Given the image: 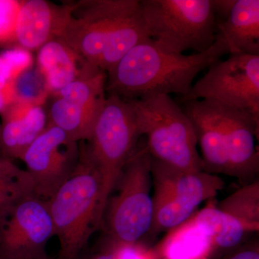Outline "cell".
Masks as SVG:
<instances>
[{
    "label": "cell",
    "mask_w": 259,
    "mask_h": 259,
    "mask_svg": "<svg viewBox=\"0 0 259 259\" xmlns=\"http://www.w3.org/2000/svg\"><path fill=\"white\" fill-rule=\"evenodd\" d=\"M49 113V124L56 126L75 142L89 141L97 115L66 99L54 97Z\"/></svg>",
    "instance_id": "d6986e66"
},
{
    "label": "cell",
    "mask_w": 259,
    "mask_h": 259,
    "mask_svg": "<svg viewBox=\"0 0 259 259\" xmlns=\"http://www.w3.org/2000/svg\"><path fill=\"white\" fill-rule=\"evenodd\" d=\"M193 218L210 237L214 251L234 249L250 235L239 221L220 210L214 199L194 213Z\"/></svg>",
    "instance_id": "ac0fdd59"
},
{
    "label": "cell",
    "mask_w": 259,
    "mask_h": 259,
    "mask_svg": "<svg viewBox=\"0 0 259 259\" xmlns=\"http://www.w3.org/2000/svg\"><path fill=\"white\" fill-rule=\"evenodd\" d=\"M57 37L107 73L132 48L150 38L139 0L69 3Z\"/></svg>",
    "instance_id": "7a4b0ae2"
},
{
    "label": "cell",
    "mask_w": 259,
    "mask_h": 259,
    "mask_svg": "<svg viewBox=\"0 0 259 259\" xmlns=\"http://www.w3.org/2000/svg\"><path fill=\"white\" fill-rule=\"evenodd\" d=\"M13 85L15 102L42 106L51 95L44 75L34 65L19 75Z\"/></svg>",
    "instance_id": "7402d4cb"
},
{
    "label": "cell",
    "mask_w": 259,
    "mask_h": 259,
    "mask_svg": "<svg viewBox=\"0 0 259 259\" xmlns=\"http://www.w3.org/2000/svg\"><path fill=\"white\" fill-rule=\"evenodd\" d=\"M113 259H157L152 250L139 243L134 244H114L108 248Z\"/></svg>",
    "instance_id": "d4e9b609"
},
{
    "label": "cell",
    "mask_w": 259,
    "mask_h": 259,
    "mask_svg": "<svg viewBox=\"0 0 259 259\" xmlns=\"http://www.w3.org/2000/svg\"><path fill=\"white\" fill-rule=\"evenodd\" d=\"M220 210L235 218L250 234L259 231V180L242 185L241 187L216 202Z\"/></svg>",
    "instance_id": "ffe728a7"
},
{
    "label": "cell",
    "mask_w": 259,
    "mask_h": 259,
    "mask_svg": "<svg viewBox=\"0 0 259 259\" xmlns=\"http://www.w3.org/2000/svg\"><path fill=\"white\" fill-rule=\"evenodd\" d=\"M79 259L82 258H79ZM83 259H113V258L110 250L107 249L103 251L97 252Z\"/></svg>",
    "instance_id": "83f0119b"
},
{
    "label": "cell",
    "mask_w": 259,
    "mask_h": 259,
    "mask_svg": "<svg viewBox=\"0 0 259 259\" xmlns=\"http://www.w3.org/2000/svg\"><path fill=\"white\" fill-rule=\"evenodd\" d=\"M14 102L13 81H8L0 75V115Z\"/></svg>",
    "instance_id": "484cf974"
},
{
    "label": "cell",
    "mask_w": 259,
    "mask_h": 259,
    "mask_svg": "<svg viewBox=\"0 0 259 259\" xmlns=\"http://www.w3.org/2000/svg\"><path fill=\"white\" fill-rule=\"evenodd\" d=\"M1 115L3 156L21 159L29 146L47 127V113L40 105L14 102Z\"/></svg>",
    "instance_id": "5bb4252c"
},
{
    "label": "cell",
    "mask_w": 259,
    "mask_h": 259,
    "mask_svg": "<svg viewBox=\"0 0 259 259\" xmlns=\"http://www.w3.org/2000/svg\"><path fill=\"white\" fill-rule=\"evenodd\" d=\"M157 252L159 259H210L214 250L210 237L192 216L168 231Z\"/></svg>",
    "instance_id": "e0dca14e"
},
{
    "label": "cell",
    "mask_w": 259,
    "mask_h": 259,
    "mask_svg": "<svg viewBox=\"0 0 259 259\" xmlns=\"http://www.w3.org/2000/svg\"><path fill=\"white\" fill-rule=\"evenodd\" d=\"M226 259H259L258 242L254 241L237 248Z\"/></svg>",
    "instance_id": "4316f807"
},
{
    "label": "cell",
    "mask_w": 259,
    "mask_h": 259,
    "mask_svg": "<svg viewBox=\"0 0 259 259\" xmlns=\"http://www.w3.org/2000/svg\"><path fill=\"white\" fill-rule=\"evenodd\" d=\"M33 66V58L30 51L15 47L0 53V75L10 81Z\"/></svg>",
    "instance_id": "603a6c76"
},
{
    "label": "cell",
    "mask_w": 259,
    "mask_h": 259,
    "mask_svg": "<svg viewBox=\"0 0 259 259\" xmlns=\"http://www.w3.org/2000/svg\"><path fill=\"white\" fill-rule=\"evenodd\" d=\"M101 191L100 173L81 146L74 171L48 201L60 245L59 259H79L90 236L101 227Z\"/></svg>",
    "instance_id": "277c9868"
},
{
    "label": "cell",
    "mask_w": 259,
    "mask_h": 259,
    "mask_svg": "<svg viewBox=\"0 0 259 259\" xmlns=\"http://www.w3.org/2000/svg\"><path fill=\"white\" fill-rule=\"evenodd\" d=\"M22 1L0 0V47L15 44V26Z\"/></svg>",
    "instance_id": "cb8c5ba5"
},
{
    "label": "cell",
    "mask_w": 259,
    "mask_h": 259,
    "mask_svg": "<svg viewBox=\"0 0 259 259\" xmlns=\"http://www.w3.org/2000/svg\"><path fill=\"white\" fill-rule=\"evenodd\" d=\"M211 100L259 117V56L230 54L213 63L194 84L183 102Z\"/></svg>",
    "instance_id": "30bf717a"
},
{
    "label": "cell",
    "mask_w": 259,
    "mask_h": 259,
    "mask_svg": "<svg viewBox=\"0 0 259 259\" xmlns=\"http://www.w3.org/2000/svg\"><path fill=\"white\" fill-rule=\"evenodd\" d=\"M35 195L32 177L11 159L0 156V220L23 199Z\"/></svg>",
    "instance_id": "44dd1931"
},
{
    "label": "cell",
    "mask_w": 259,
    "mask_h": 259,
    "mask_svg": "<svg viewBox=\"0 0 259 259\" xmlns=\"http://www.w3.org/2000/svg\"><path fill=\"white\" fill-rule=\"evenodd\" d=\"M54 236L48 201L30 196L0 220V259H47V243Z\"/></svg>",
    "instance_id": "8fae6325"
},
{
    "label": "cell",
    "mask_w": 259,
    "mask_h": 259,
    "mask_svg": "<svg viewBox=\"0 0 259 259\" xmlns=\"http://www.w3.org/2000/svg\"><path fill=\"white\" fill-rule=\"evenodd\" d=\"M126 100L153 160L180 171H202L193 125L169 95Z\"/></svg>",
    "instance_id": "5b68a950"
},
{
    "label": "cell",
    "mask_w": 259,
    "mask_h": 259,
    "mask_svg": "<svg viewBox=\"0 0 259 259\" xmlns=\"http://www.w3.org/2000/svg\"><path fill=\"white\" fill-rule=\"evenodd\" d=\"M2 126L0 125V156H3V153H2Z\"/></svg>",
    "instance_id": "f1b7e54d"
},
{
    "label": "cell",
    "mask_w": 259,
    "mask_h": 259,
    "mask_svg": "<svg viewBox=\"0 0 259 259\" xmlns=\"http://www.w3.org/2000/svg\"><path fill=\"white\" fill-rule=\"evenodd\" d=\"M47 259H50V258H48Z\"/></svg>",
    "instance_id": "f546056e"
},
{
    "label": "cell",
    "mask_w": 259,
    "mask_h": 259,
    "mask_svg": "<svg viewBox=\"0 0 259 259\" xmlns=\"http://www.w3.org/2000/svg\"><path fill=\"white\" fill-rule=\"evenodd\" d=\"M218 28L229 54L259 56L258 0H234Z\"/></svg>",
    "instance_id": "9a60e30c"
},
{
    "label": "cell",
    "mask_w": 259,
    "mask_h": 259,
    "mask_svg": "<svg viewBox=\"0 0 259 259\" xmlns=\"http://www.w3.org/2000/svg\"><path fill=\"white\" fill-rule=\"evenodd\" d=\"M90 65L58 37L47 42L37 53L36 66L45 78L51 95L77 79Z\"/></svg>",
    "instance_id": "2e32d148"
},
{
    "label": "cell",
    "mask_w": 259,
    "mask_h": 259,
    "mask_svg": "<svg viewBox=\"0 0 259 259\" xmlns=\"http://www.w3.org/2000/svg\"><path fill=\"white\" fill-rule=\"evenodd\" d=\"M20 160L32 177L35 195L49 201L77 166L79 147L62 130L48 123Z\"/></svg>",
    "instance_id": "7c38bea8"
},
{
    "label": "cell",
    "mask_w": 259,
    "mask_h": 259,
    "mask_svg": "<svg viewBox=\"0 0 259 259\" xmlns=\"http://www.w3.org/2000/svg\"><path fill=\"white\" fill-rule=\"evenodd\" d=\"M229 54L224 40L217 35L208 50L185 55L168 50L151 38L131 49L107 72L106 92L124 100L190 93L199 72Z\"/></svg>",
    "instance_id": "6da1fadb"
},
{
    "label": "cell",
    "mask_w": 259,
    "mask_h": 259,
    "mask_svg": "<svg viewBox=\"0 0 259 259\" xmlns=\"http://www.w3.org/2000/svg\"><path fill=\"white\" fill-rule=\"evenodd\" d=\"M151 175L154 214L149 234L152 235L171 231L188 221L199 204L214 199L225 186L218 175L180 171L153 159Z\"/></svg>",
    "instance_id": "9c48e42d"
},
{
    "label": "cell",
    "mask_w": 259,
    "mask_h": 259,
    "mask_svg": "<svg viewBox=\"0 0 259 259\" xmlns=\"http://www.w3.org/2000/svg\"><path fill=\"white\" fill-rule=\"evenodd\" d=\"M69 10V3L58 6L46 0L22 1L15 26L16 47L38 51L59 35Z\"/></svg>",
    "instance_id": "4fadbf2b"
},
{
    "label": "cell",
    "mask_w": 259,
    "mask_h": 259,
    "mask_svg": "<svg viewBox=\"0 0 259 259\" xmlns=\"http://www.w3.org/2000/svg\"><path fill=\"white\" fill-rule=\"evenodd\" d=\"M151 162L146 141L141 137L117 182L118 193L108 205L107 231L112 245L139 243L152 228Z\"/></svg>",
    "instance_id": "ba28073f"
},
{
    "label": "cell",
    "mask_w": 259,
    "mask_h": 259,
    "mask_svg": "<svg viewBox=\"0 0 259 259\" xmlns=\"http://www.w3.org/2000/svg\"><path fill=\"white\" fill-rule=\"evenodd\" d=\"M150 38L178 54L203 53L217 36L213 0H141Z\"/></svg>",
    "instance_id": "52a82bcc"
},
{
    "label": "cell",
    "mask_w": 259,
    "mask_h": 259,
    "mask_svg": "<svg viewBox=\"0 0 259 259\" xmlns=\"http://www.w3.org/2000/svg\"><path fill=\"white\" fill-rule=\"evenodd\" d=\"M141 139L129 102L117 95H107L86 141L88 144L81 141L101 177L100 210L103 218L110 194Z\"/></svg>",
    "instance_id": "8992f818"
},
{
    "label": "cell",
    "mask_w": 259,
    "mask_h": 259,
    "mask_svg": "<svg viewBox=\"0 0 259 259\" xmlns=\"http://www.w3.org/2000/svg\"><path fill=\"white\" fill-rule=\"evenodd\" d=\"M185 103L200 148L202 171L235 177L242 185L258 179L259 117L214 100Z\"/></svg>",
    "instance_id": "3957f363"
}]
</instances>
